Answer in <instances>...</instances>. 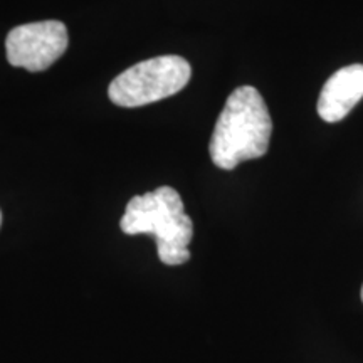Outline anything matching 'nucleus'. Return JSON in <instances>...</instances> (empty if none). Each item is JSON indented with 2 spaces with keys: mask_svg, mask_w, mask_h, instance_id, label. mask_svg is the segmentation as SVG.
<instances>
[{
  "mask_svg": "<svg viewBox=\"0 0 363 363\" xmlns=\"http://www.w3.org/2000/svg\"><path fill=\"white\" fill-rule=\"evenodd\" d=\"M363 98V65H352L335 72L318 98V115L326 123H337L348 116Z\"/></svg>",
  "mask_w": 363,
  "mask_h": 363,
  "instance_id": "obj_5",
  "label": "nucleus"
},
{
  "mask_svg": "<svg viewBox=\"0 0 363 363\" xmlns=\"http://www.w3.org/2000/svg\"><path fill=\"white\" fill-rule=\"evenodd\" d=\"M192 67L180 56H158L138 62L118 74L108 88L111 103L138 108L170 98L187 86Z\"/></svg>",
  "mask_w": 363,
  "mask_h": 363,
  "instance_id": "obj_3",
  "label": "nucleus"
},
{
  "mask_svg": "<svg viewBox=\"0 0 363 363\" xmlns=\"http://www.w3.org/2000/svg\"><path fill=\"white\" fill-rule=\"evenodd\" d=\"M0 225H2V212H0Z\"/></svg>",
  "mask_w": 363,
  "mask_h": 363,
  "instance_id": "obj_6",
  "label": "nucleus"
},
{
  "mask_svg": "<svg viewBox=\"0 0 363 363\" xmlns=\"http://www.w3.org/2000/svg\"><path fill=\"white\" fill-rule=\"evenodd\" d=\"M362 301H363V286H362Z\"/></svg>",
  "mask_w": 363,
  "mask_h": 363,
  "instance_id": "obj_7",
  "label": "nucleus"
},
{
  "mask_svg": "<svg viewBox=\"0 0 363 363\" xmlns=\"http://www.w3.org/2000/svg\"><path fill=\"white\" fill-rule=\"evenodd\" d=\"M271 133V115L261 93L252 86H240L227 98L208 153L216 167L233 170L239 163L264 157Z\"/></svg>",
  "mask_w": 363,
  "mask_h": 363,
  "instance_id": "obj_1",
  "label": "nucleus"
},
{
  "mask_svg": "<svg viewBox=\"0 0 363 363\" xmlns=\"http://www.w3.org/2000/svg\"><path fill=\"white\" fill-rule=\"evenodd\" d=\"M69 38L59 21L30 22L13 27L6 39L9 65L29 72L49 69L66 52Z\"/></svg>",
  "mask_w": 363,
  "mask_h": 363,
  "instance_id": "obj_4",
  "label": "nucleus"
},
{
  "mask_svg": "<svg viewBox=\"0 0 363 363\" xmlns=\"http://www.w3.org/2000/svg\"><path fill=\"white\" fill-rule=\"evenodd\" d=\"M120 227L128 235H153L163 264L180 266L190 259L194 222L185 214L179 192L169 185L131 199Z\"/></svg>",
  "mask_w": 363,
  "mask_h": 363,
  "instance_id": "obj_2",
  "label": "nucleus"
}]
</instances>
